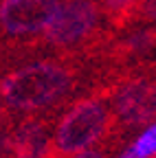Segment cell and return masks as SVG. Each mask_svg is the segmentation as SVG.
<instances>
[{
  "instance_id": "obj_1",
  "label": "cell",
  "mask_w": 156,
  "mask_h": 158,
  "mask_svg": "<svg viewBox=\"0 0 156 158\" xmlns=\"http://www.w3.org/2000/svg\"><path fill=\"white\" fill-rule=\"evenodd\" d=\"M90 90L88 64L70 55H35L0 73V101L15 118L64 110Z\"/></svg>"
},
{
  "instance_id": "obj_6",
  "label": "cell",
  "mask_w": 156,
  "mask_h": 158,
  "mask_svg": "<svg viewBox=\"0 0 156 158\" xmlns=\"http://www.w3.org/2000/svg\"><path fill=\"white\" fill-rule=\"evenodd\" d=\"M156 24V0H143L139 9V20L136 24Z\"/></svg>"
},
{
  "instance_id": "obj_3",
  "label": "cell",
  "mask_w": 156,
  "mask_h": 158,
  "mask_svg": "<svg viewBox=\"0 0 156 158\" xmlns=\"http://www.w3.org/2000/svg\"><path fill=\"white\" fill-rule=\"evenodd\" d=\"M114 134V114L106 97H79L60 114L55 127V158H73Z\"/></svg>"
},
{
  "instance_id": "obj_4",
  "label": "cell",
  "mask_w": 156,
  "mask_h": 158,
  "mask_svg": "<svg viewBox=\"0 0 156 158\" xmlns=\"http://www.w3.org/2000/svg\"><path fill=\"white\" fill-rule=\"evenodd\" d=\"M60 0H0V48H31L60 11Z\"/></svg>"
},
{
  "instance_id": "obj_5",
  "label": "cell",
  "mask_w": 156,
  "mask_h": 158,
  "mask_svg": "<svg viewBox=\"0 0 156 158\" xmlns=\"http://www.w3.org/2000/svg\"><path fill=\"white\" fill-rule=\"evenodd\" d=\"M116 149H119V145H114L112 141H106L101 147H90V149H84L79 152L75 158H110Z\"/></svg>"
},
{
  "instance_id": "obj_2",
  "label": "cell",
  "mask_w": 156,
  "mask_h": 158,
  "mask_svg": "<svg viewBox=\"0 0 156 158\" xmlns=\"http://www.w3.org/2000/svg\"><path fill=\"white\" fill-rule=\"evenodd\" d=\"M108 99L114 114V134L108 141L121 147L123 138L156 121V62L128 70Z\"/></svg>"
}]
</instances>
